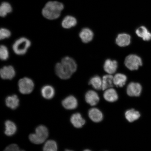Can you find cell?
I'll return each mask as SVG.
<instances>
[{
    "label": "cell",
    "instance_id": "obj_1",
    "mask_svg": "<svg viewBox=\"0 0 151 151\" xmlns=\"http://www.w3.org/2000/svg\"><path fill=\"white\" fill-rule=\"evenodd\" d=\"M64 5L58 1H50L47 2L42 10L43 17L49 20H54L59 18Z\"/></svg>",
    "mask_w": 151,
    "mask_h": 151
},
{
    "label": "cell",
    "instance_id": "obj_2",
    "mask_svg": "<svg viewBox=\"0 0 151 151\" xmlns=\"http://www.w3.org/2000/svg\"><path fill=\"white\" fill-rule=\"evenodd\" d=\"M48 135V129L46 126L40 125L36 128L35 133L29 135V139L30 141L34 144H40L46 140Z\"/></svg>",
    "mask_w": 151,
    "mask_h": 151
},
{
    "label": "cell",
    "instance_id": "obj_3",
    "mask_svg": "<svg viewBox=\"0 0 151 151\" xmlns=\"http://www.w3.org/2000/svg\"><path fill=\"white\" fill-rule=\"evenodd\" d=\"M31 45V41L27 38L20 37L13 44L12 50L17 55H23L27 52Z\"/></svg>",
    "mask_w": 151,
    "mask_h": 151
},
{
    "label": "cell",
    "instance_id": "obj_4",
    "mask_svg": "<svg viewBox=\"0 0 151 151\" xmlns=\"http://www.w3.org/2000/svg\"><path fill=\"white\" fill-rule=\"evenodd\" d=\"M18 86L19 91L21 93L24 94H28L33 91L35 84L31 79L24 77L19 81Z\"/></svg>",
    "mask_w": 151,
    "mask_h": 151
},
{
    "label": "cell",
    "instance_id": "obj_5",
    "mask_svg": "<svg viewBox=\"0 0 151 151\" xmlns=\"http://www.w3.org/2000/svg\"><path fill=\"white\" fill-rule=\"evenodd\" d=\"M124 64L126 67L130 70H137L139 67L142 65V61L138 56L131 54L126 58Z\"/></svg>",
    "mask_w": 151,
    "mask_h": 151
},
{
    "label": "cell",
    "instance_id": "obj_6",
    "mask_svg": "<svg viewBox=\"0 0 151 151\" xmlns=\"http://www.w3.org/2000/svg\"><path fill=\"white\" fill-rule=\"evenodd\" d=\"M56 74L62 80H68L70 78L73 73L67 66L60 62L57 63L55 68Z\"/></svg>",
    "mask_w": 151,
    "mask_h": 151
},
{
    "label": "cell",
    "instance_id": "obj_7",
    "mask_svg": "<svg viewBox=\"0 0 151 151\" xmlns=\"http://www.w3.org/2000/svg\"><path fill=\"white\" fill-rule=\"evenodd\" d=\"M16 74V70L12 65L5 66L0 70V75L3 80H12Z\"/></svg>",
    "mask_w": 151,
    "mask_h": 151
},
{
    "label": "cell",
    "instance_id": "obj_8",
    "mask_svg": "<svg viewBox=\"0 0 151 151\" xmlns=\"http://www.w3.org/2000/svg\"><path fill=\"white\" fill-rule=\"evenodd\" d=\"M142 91V87L137 83L131 82L128 84L127 89L128 95L131 97H138Z\"/></svg>",
    "mask_w": 151,
    "mask_h": 151
},
{
    "label": "cell",
    "instance_id": "obj_9",
    "mask_svg": "<svg viewBox=\"0 0 151 151\" xmlns=\"http://www.w3.org/2000/svg\"><path fill=\"white\" fill-rule=\"evenodd\" d=\"M62 105L64 108L71 110L76 108L78 105V102L76 98L74 96H70L62 101Z\"/></svg>",
    "mask_w": 151,
    "mask_h": 151
},
{
    "label": "cell",
    "instance_id": "obj_10",
    "mask_svg": "<svg viewBox=\"0 0 151 151\" xmlns=\"http://www.w3.org/2000/svg\"><path fill=\"white\" fill-rule=\"evenodd\" d=\"M85 99L86 102L92 106L97 105L99 101V95L93 90H90L87 92Z\"/></svg>",
    "mask_w": 151,
    "mask_h": 151
},
{
    "label": "cell",
    "instance_id": "obj_11",
    "mask_svg": "<svg viewBox=\"0 0 151 151\" xmlns=\"http://www.w3.org/2000/svg\"><path fill=\"white\" fill-rule=\"evenodd\" d=\"M131 37L128 34H119L116 39V43L118 46L121 47L128 46L131 43Z\"/></svg>",
    "mask_w": 151,
    "mask_h": 151
},
{
    "label": "cell",
    "instance_id": "obj_12",
    "mask_svg": "<svg viewBox=\"0 0 151 151\" xmlns=\"http://www.w3.org/2000/svg\"><path fill=\"white\" fill-rule=\"evenodd\" d=\"M118 68V63L115 60L107 59L104 66L105 71L109 74H112L116 72Z\"/></svg>",
    "mask_w": 151,
    "mask_h": 151
},
{
    "label": "cell",
    "instance_id": "obj_13",
    "mask_svg": "<svg viewBox=\"0 0 151 151\" xmlns=\"http://www.w3.org/2000/svg\"><path fill=\"white\" fill-rule=\"evenodd\" d=\"M41 92V95L44 99H50L54 97L55 90L52 86L47 85L42 87Z\"/></svg>",
    "mask_w": 151,
    "mask_h": 151
},
{
    "label": "cell",
    "instance_id": "obj_14",
    "mask_svg": "<svg viewBox=\"0 0 151 151\" xmlns=\"http://www.w3.org/2000/svg\"><path fill=\"white\" fill-rule=\"evenodd\" d=\"M79 36L83 42L87 43L93 39V33L89 28H84L81 31Z\"/></svg>",
    "mask_w": 151,
    "mask_h": 151
},
{
    "label": "cell",
    "instance_id": "obj_15",
    "mask_svg": "<svg viewBox=\"0 0 151 151\" xmlns=\"http://www.w3.org/2000/svg\"><path fill=\"white\" fill-rule=\"evenodd\" d=\"M70 121L73 125L77 128L82 127L86 123V121L79 113L73 114L71 116Z\"/></svg>",
    "mask_w": 151,
    "mask_h": 151
},
{
    "label": "cell",
    "instance_id": "obj_16",
    "mask_svg": "<svg viewBox=\"0 0 151 151\" xmlns=\"http://www.w3.org/2000/svg\"><path fill=\"white\" fill-rule=\"evenodd\" d=\"M88 116L94 122H99L103 119L102 113L97 108L91 109L88 112Z\"/></svg>",
    "mask_w": 151,
    "mask_h": 151
},
{
    "label": "cell",
    "instance_id": "obj_17",
    "mask_svg": "<svg viewBox=\"0 0 151 151\" xmlns=\"http://www.w3.org/2000/svg\"><path fill=\"white\" fill-rule=\"evenodd\" d=\"M104 97L106 101L109 102H113L118 100V97L116 90L112 88L105 90L104 94Z\"/></svg>",
    "mask_w": 151,
    "mask_h": 151
},
{
    "label": "cell",
    "instance_id": "obj_18",
    "mask_svg": "<svg viewBox=\"0 0 151 151\" xmlns=\"http://www.w3.org/2000/svg\"><path fill=\"white\" fill-rule=\"evenodd\" d=\"M7 106L12 109H16L18 107L19 100L16 94L9 96L5 100Z\"/></svg>",
    "mask_w": 151,
    "mask_h": 151
},
{
    "label": "cell",
    "instance_id": "obj_19",
    "mask_svg": "<svg viewBox=\"0 0 151 151\" xmlns=\"http://www.w3.org/2000/svg\"><path fill=\"white\" fill-rule=\"evenodd\" d=\"M136 33L143 40L149 41L151 40V33L145 26H142L138 28L136 31Z\"/></svg>",
    "mask_w": 151,
    "mask_h": 151
},
{
    "label": "cell",
    "instance_id": "obj_20",
    "mask_svg": "<svg viewBox=\"0 0 151 151\" xmlns=\"http://www.w3.org/2000/svg\"><path fill=\"white\" fill-rule=\"evenodd\" d=\"M77 21L74 17L68 16L63 19L62 22V26L65 29H69L76 25Z\"/></svg>",
    "mask_w": 151,
    "mask_h": 151
},
{
    "label": "cell",
    "instance_id": "obj_21",
    "mask_svg": "<svg viewBox=\"0 0 151 151\" xmlns=\"http://www.w3.org/2000/svg\"><path fill=\"white\" fill-rule=\"evenodd\" d=\"M127 80L126 75L122 73H117L113 77V83L117 87H122L125 84Z\"/></svg>",
    "mask_w": 151,
    "mask_h": 151
},
{
    "label": "cell",
    "instance_id": "obj_22",
    "mask_svg": "<svg viewBox=\"0 0 151 151\" xmlns=\"http://www.w3.org/2000/svg\"><path fill=\"white\" fill-rule=\"evenodd\" d=\"M5 134L8 136H11L14 134L17 130L16 124L11 121L7 120L5 122Z\"/></svg>",
    "mask_w": 151,
    "mask_h": 151
},
{
    "label": "cell",
    "instance_id": "obj_23",
    "mask_svg": "<svg viewBox=\"0 0 151 151\" xmlns=\"http://www.w3.org/2000/svg\"><path fill=\"white\" fill-rule=\"evenodd\" d=\"M113 77L111 74L104 76L102 78V90H106L113 86Z\"/></svg>",
    "mask_w": 151,
    "mask_h": 151
},
{
    "label": "cell",
    "instance_id": "obj_24",
    "mask_svg": "<svg viewBox=\"0 0 151 151\" xmlns=\"http://www.w3.org/2000/svg\"><path fill=\"white\" fill-rule=\"evenodd\" d=\"M61 62L67 66L74 73L77 70V65L75 60L69 56H66L61 60Z\"/></svg>",
    "mask_w": 151,
    "mask_h": 151
},
{
    "label": "cell",
    "instance_id": "obj_25",
    "mask_svg": "<svg viewBox=\"0 0 151 151\" xmlns=\"http://www.w3.org/2000/svg\"><path fill=\"white\" fill-rule=\"evenodd\" d=\"M125 116L128 122H133L139 119L140 116V113L134 109H129L126 111Z\"/></svg>",
    "mask_w": 151,
    "mask_h": 151
},
{
    "label": "cell",
    "instance_id": "obj_26",
    "mask_svg": "<svg viewBox=\"0 0 151 151\" xmlns=\"http://www.w3.org/2000/svg\"><path fill=\"white\" fill-rule=\"evenodd\" d=\"M89 84L91 85L96 90L102 89V79L98 76H96L92 77L89 81Z\"/></svg>",
    "mask_w": 151,
    "mask_h": 151
},
{
    "label": "cell",
    "instance_id": "obj_27",
    "mask_svg": "<svg viewBox=\"0 0 151 151\" xmlns=\"http://www.w3.org/2000/svg\"><path fill=\"white\" fill-rule=\"evenodd\" d=\"M12 11V8L11 5L9 3L4 2L1 3L0 7V16L2 17H4Z\"/></svg>",
    "mask_w": 151,
    "mask_h": 151
},
{
    "label": "cell",
    "instance_id": "obj_28",
    "mask_svg": "<svg viewBox=\"0 0 151 151\" xmlns=\"http://www.w3.org/2000/svg\"><path fill=\"white\" fill-rule=\"evenodd\" d=\"M43 151H57L58 145L55 141H47L43 147Z\"/></svg>",
    "mask_w": 151,
    "mask_h": 151
},
{
    "label": "cell",
    "instance_id": "obj_29",
    "mask_svg": "<svg viewBox=\"0 0 151 151\" xmlns=\"http://www.w3.org/2000/svg\"><path fill=\"white\" fill-rule=\"evenodd\" d=\"M9 52L8 48L4 45H1L0 47V58L3 61L8 59Z\"/></svg>",
    "mask_w": 151,
    "mask_h": 151
},
{
    "label": "cell",
    "instance_id": "obj_30",
    "mask_svg": "<svg viewBox=\"0 0 151 151\" xmlns=\"http://www.w3.org/2000/svg\"><path fill=\"white\" fill-rule=\"evenodd\" d=\"M11 35V32L5 28H1L0 30V39L1 40L9 38Z\"/></svg>",
    "mask_w": 151,
    "mask_h": 151
},
{
    "label": "cell",
    "instance_id": "obj_31",
    "mask_svg": "<svg viewBox=\"0 0 151 151\" xmlns=\"http://www.w3.org/2000/svg\"><path fill=\"white\" fill-rule=\"evenodd\" d=\"M4 151H20L17 145L12 144L9 145Z\"/></svg>",
    "mask_w": 151,
    "mask_h": 151
},
{
    "label": "cell",
    "instance_id": "obj_32",
    "mask_svg": "<svg viewBox=\"0 0 151 151\" xmlns=\"http://www.w3.org/2000/svg\"><path fill=\"white\" fill-rule=\"evenodd\" d=\"M84 151H91L90 150H84Z\"/></svg>",
    "mask_w": 151,
    "mask_h": 151
},
{
    "label": "cell",
    "instance_id": "obj_33",
    "mask_svg": "<svg viewBox=\"0 0 151 151\" xmlns=\"http://www.w3.org/2000/svg\"><path fill=\"white\" fill-rule=\"evenodd\" d=\"M65 151H73L71 150H65Z\"/></svg>",
    "mask_w": 151,
    "mask_h": 151
},
{
    "label": "cell",
    "instance_id": "obj_34",
    "mask_svg": "<svg viewBox=\"0 0 151 151\" xmlns=\"http://www.w3.org/2000/svg\"><path fill=\"white\" fill-rule=\"evenodd\" d=\"M20 151H25L24 150H20Z\"/></svg>",
    "mask_w": 151,
    "mask_h": 151
}]
</instances>
